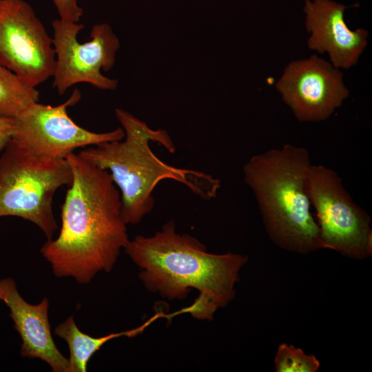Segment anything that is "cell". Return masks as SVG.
Instances as JSON below:
<instances>
[{
  "label": "cell",
  "mask_w": 372,
  "mask_h": 372,
  "mask_svg": "<svg viewBox=\"0 0 372 372\" xmlns=\"http://www.w3.org/2000/svg\"><path fill=\"white\" fill-rule=\"evenodd\" d=\"M65 158L73 178L61 207L60 231L43 245L41 254L56 276L87 284L114 267L129 241L127 224L110 174L79 154Z\"/></svg>",
  "instance_id": "6da1fadb"
},
{
  "label": "cell",
  "mask_w": 372,
  "mask_h": 372,
  "mask_svg": "<svg viewBox=\"0 0 372 372\" xmlns=\"http://www.w3.org/2000/svg\"><path fill=\"white\" fill-rule=\"evenodd\" d=\"M115 114L124 131L121 140L90 146L79 154L107 171L120 192L121 213L127 225L138 224L154 209L153 192L157 184L172 179L187 187L204 200L217 196L220 180L207 173L182 169L167 164L152 151L149 143L156 142L169 152L175 145L164 130H154L130 113L120 108Z\"/></svg>",
  "instance_id": "7a4b0ae2"
},
{
  "label": "cell",
  "mask_w": 372,
  "mask_h": 372,
  "mask_svg": "<svg viewBox=\"0 0 372 372\" xmlns=\"http://www.w3.org/2000/svg\"><path fill=\"white\" fill-rule=\"evenodd\" d=\"M125 253L140 268L146 289L168 300L185 299L192 289L225 307L234 299L247 256L209 253L196 238L177 233L173 220L154 235L129 240Z\"/></svg>",
  "instance_id": "3957f363"
},
{
  "label": "cell",
  "mask_w": 372,
  "mask_h": 372,
  "mask_svg": "<svg viewBox=\"0 0 372 372\" xmlns=\"http://www.w3.org/2000/svg\"><path fill=\"white\" fill-rule=\"evenodd\" d=\"M311 165L306 148L285 144L253 156L242 169L270 239L299 254L324 249L306 192Z\"/></svg>",
  "instance_id": "277c9868"
},
{
  "label": "cell",
  "mask_w": 372,
  "mask_h": 372,
  "mask_svg": "<svg viewBox=\"0 0 372 372\" xmlns=\"http://www.w3.org/2000/svg\"><path fill=\"white\" fill-rule=\"evenodd\" d=\"M72 178L66 158L38 155L11 139L0 156V217L32 222L52 239L58 229L54 195Z\"/></svg>",
  "instance_id": "5b68a950"
},
{
  "label": "cell",
  "mask_w": 372,
  "mask_h": 372,
  "mask_svg": "<svg viewBox=\"0 0 372 372\" xmlns=\"http://www.w3.org/2000/svg\"><path fill=\"white\" fill-rule=\"evenodd\" d=\"M305 187L316 211L324 249L353 259L371 256L370 216L353 201L337 172L322 165L311 164Z\"/></svg>",
  "instance_id": "8992f818"
},
{
  "label": "cell",
  "mask_w": 372,
  "mask_h": 372,
  "mask_svg": "<svg viewBox=\"0 0 372 372\" xmlns=\"http://www.w3.org/2000/svg\"><path fill=\"white\" fill-rule=\"evenodd\" d=\"M52 43L55 52L53 87L61 95L73 85L87 83L101 90H114L116 79L103 76L101 70H110L114 65L120 48L118 37L107 23L94 25L91 39L83 43L77 39L84 28L79 22L55 19Z\"/></svg>",
  "instance_id": "52a82bcc"
},
{
  "label": "cell",
  "mask_w": 372,
  "mask_h": 372,
  "mask_svg": "<svg viewBox=\"0 0 372 372\" xmlns=\"http://www.w3.org/2000/svg\"><path fill=\"white\" fill-rule=\"evenodd\" d=\"M52 37L24 0H0V65L32 87L52 77Z\"/></svg>",
  "instance_id": "ba28073f"
},
{
  "label": "cell",
  "mask_w": 372,
  "mask_h": 372,
  "mask_svg": "<svg viewBox=\"0 0 372 372\" xmlns=\"http://www.w3.org/2000/svg\"><path fill=\"white\" fill-rule=\"evenodd\" d=\"M81 97L80 91L74 89L70 98L59 105L32 104L14 118L12 140L38 155L65 158L77 148L124 137L122 127L97 133L74 123L67 108L76 104Z\"/></svg>",
  "instance_id": "9c48e42d"
},
{
  "label": "cell",
  "mask_w": 372,
  "mask_h": 372,
  "mask_svg": "<svg viewBox=\"0 0 372 372\" xmlns=\"http://www.w3.org/2000/svg\"><path fill=\"white\" fill-rule=\"evenodd\" d=\"M276 87L302 122L327 120L349 96L342 74L316 55L289 63Z\"/></svg>",
  "instance_id": "30bf717a"
},
{
  "label": "cell",
  "mask_w": 372,
  "mask_h": 372,
  "mask_svg": "<svg viewBox=\"0 0 372 372\" xmlns=\"http://www.w3.org/2000/svg\"><path fill=\"white\" fill-rule=\"evenodd\" d=\"M347 6L331 0H306V28L311 36L308 47L320 53L327 52L336 68L354 65L367 44L368 32L351 30L345 23Z\"/></svg>",
  "instance_id": "8fae6325"
},
{
  "label": "cell",
  "mask_w": 372,
  "mask_h": 372,
  "mask_svg": "<svg viewBox=\"0 0 372 372\" xmlns=\"http://www.w3.org/2000/svg\"><path fill=\"white\" fill-rule=\"evenodd\" d=\"M0 300L10 309L14 328L19 334L23 358H38L49 364L53 372H70V363L56 346L48 319L47 298L37 304L26 302L11 278L0 280Z\"/></svg>",
  "instance_id": "7c38bea8"
},
{
  "label": "cell",
  "mask_w": 372,
  "mask_h": 372,
  "mask_svg": "<svg viewBox=\"0 0 372 372\" xmlns=\"http://www.w3.org/2000/svg\"><path fill=\"white\" fill-rule=\"evenodd\" d=\"M172 316L171 313L158 311L136 328L104 336L93 337L82 332L76 326L73 316H70L54 328V333L63 339L68 345L70 372H86L90 359L108 341L123 336L135 337L143 333L155 320L161 318L170 320Z\"/></svg>",
  "instance_id": "4fadbf2b"
},
{
  "label": "cell",
  "mask_w": 372,
  "mask_h": 372,
  "mask_svg": "<svg viewBox=\"0 0 372 372\" xmlns=\"http://www.w3.org/2000/svg\"><path fill=\"white\" fill-rule=\"evenodd\" d=\"M35 87L0 65V116L15 118L32 104L39 102Z\"/></svg>",
  "instance_id": "5bb4252c"
},
{
  "label": "cell",
  "mask_w": 372,
  "mask_h": 372,
  "mask_svg": "<svg viewBox=\"0 0 372 372\" xmlns=\"http://www.w3.org/2000/svg\"><path fill=\"white\" fill-rule=\"evenodd\" d=\"M274 363L276 372H316L320 367L314 355L286 343L278 346Z\"/></svg>",
  "instance_id": "9a60e30c"
},
{
  "label": "cell",
  "mask_w": 372,
  "mask_h": 372,
  "mask_svg": "<svg viewBox=\"0 0 372 372\" xmlns=\"http://www.w3.org/2000/svg\"><path fill=\"white\" fill-rule=\"evenodd\" d=\"M59 19L65 21L79 22L83 15V9L79 6L77 0H52Z\"/></svg>",
  "instance_id": "2e32d148"
},
{
  "label": "cell",
  "mask_w": 372,
  "mask_h": 372,
  "mask_svg": "<svg viewBox=\"0 0 372 372\" xmlns=\"http://www.w3.org/2000/svg\"><path fill=\"white\" fill-rule=\"evenodd\" d=\"M14 122L13 118L0 116V152H2L12 139Z\"/></svg>",
  "instance_id": "e0dca14e"
}]
</instances>
